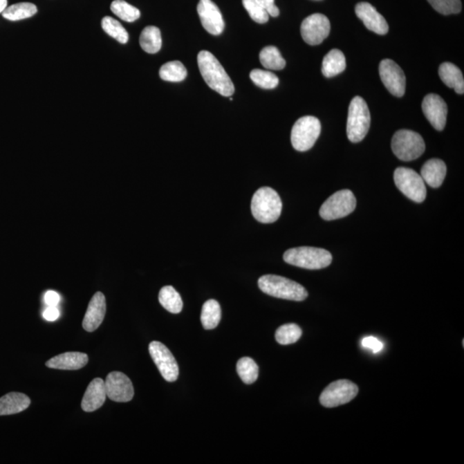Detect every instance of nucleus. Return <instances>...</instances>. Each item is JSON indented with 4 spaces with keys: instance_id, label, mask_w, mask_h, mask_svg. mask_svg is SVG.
I'll use <instances>...</instances> for the list:
<instances>
[{
    "instance_id": "f257e3e1",
    "label": "nucleus",
    "mask_w": 464,
    "mask_h": 464,
    "mask_svg": "<svg viewBox=\"0 0 464 464\" xmlns=\"http://www.w3.org/2000/svg\"><path fill=\"white\" fill-rule=\"evenodd\" d=\"M197 62L201 76L207 86L223 97H232L235 92V87L231 77L215 56L210 52L201 51L198 55Z\"/></svg>"
},
{
    "instance_id": "f03ea898",
    "label": "nucleus",
    "mask_w": 464,
    "mask_h": 464,
    "mask_svg": "<svg viewBox=\"0 0 464 464\" xmlns=\"http://www.w3.org/2000/svg\"><path fill=\"white\" fill-rule=\"evenodd\" d=\"M282 211L281 197L269 187H261L251 201V212L257 221L271 224L278 221Z\"/></svg>"
},
{
    "instance_id": "7ed1b4c3",
    "label": "nucleus",
    "mask_w": 464,
    "mask_h": 464,
    "mask_svg": "<svg viewBox=\"0 0 464 464\" xmlns=\"http://www.w3.org/2000/svg\"><path fill=\"white\" fill-rule=\"evenodd\" d=\"M258 286L264 293L278 299L299 302L306 299L308 297V292L303 286L282 276L274 275L261 276L258 281Z\"/></svg>"
},
{
    "instance_id": "20e7f679",
    "label": "nucleus",
    "mask_w": 464,
    "mask_h": 464,
    "mask_svg": "<svg viewBox=\"0 0 464 464\" xmlns=\"http://www.w3.org/2000/svg\"><path fill=\"white\" fill-rule=\"evenodd\" d=\"M283 258L286 263L310 270L327 268L333 259L332 254L328 250L306 246L286 250Z\"/></svg>"
},
{
    "instance_id": "39448f33",
    "label": "nucleus",
    "mask_w": 464,
    "mask_h": 464,
    "mask_svg": "<svg viewBox=\"0 0 464 464\" xmlns=\"http://www.w3.org/2000/svg\"><path fill=\"white\" fill-rule=\"evenodd\" d=\"M371 126V115L366 101L355 97L349 105L346 133L353 143H359L366 138Z\"/></svg>"
},
{
    "instance_id": "423d86ee",
    "label": "nucleus",
    "mask_w": 464,
    "mask_h": 464,
    "mask_svg": "<svg viewBox=\"0 0 464 464\" xmlns=\"http://www.w3.org/2000/svg\"><path fill=\"white\" fill-rule=\"evenodd\" d=\"M391 148L400 160L409 162L416 160L424 154L426 145L420 134L414 131L402 129L393 136Z\"/></svg>"
},
{
    "instance_id": "0eeeda50",
    "label": "nucleus",
    "mask_w": 464,
    "mask_h": 464,
    "mask_svg": "<svg viewBox=\"0 0 464 464\" xmlns=\"http://www.w3.org/2000/svg\"><path fill=\"white\" fill-rule=\"evenodd\" d=\"M320 133V120L317 117L304 116L294 124L290 141L295 150L306 151L313 147Z\"/></svg>"
},
{
    "instance_id": "6e6552de",
    "label": "nucleus",
    "mask_w": 464,
    "mask_h": 464,
    "mask_svg": "<svg viewBox=\"0 0 464 464\" xmlns=\"http://www.w3.org/2000/svg\"><path fill=\"white\" fill-rule=\"evenodd\" d=\"M394 180L398 189L414 203H421L426 200V184L423 177L414 169L405 167L396 169Z\"/></svg>"
},
{
    "instance_id": "1a4fd4ad",
    "label": "nucleus",
    "mask_w": 464,
    "mask_h": 464,
    "mask_svg": "<svg viewBox=\"0 0 464 464\" xmlns=\"http://www.w3.org/2000/svg\"><path fill=\"white\" fill-rule=\"evenodd\" d=\"M355 207L356 198L352 191L340 190L322 205L319 214L324 221H335L352 214Z\"/></svg>"
},
{
    "instance_id": "9d476101",
    "label": "nucleus",
    "mask_w": 464,
    "mask_h": 464,
    "mask_svg": "<svg viewBox=\"0 0 464 464\" xmlns=\"http://www.w3.org/2000/svg\"><path fill=\"white\" fill-rule=\"evenodd\" d=\"M359 388L354 382L346 379L335 381L322 392L321 405L325 407H335L346 405L356 398Z\"/></svg>"
},
{
    "instance_id": "9b49d317",
    "label": "nucleus",
    "mask_w": 464,
    "mask_h": 464,
    "mask_svg": "<svg viewBox=\"0 0 464 464\" xmlns=\"http://www.w3.org/2000/svg\"><path fill=\"white\" fill-rule=\"evenodd\" d=\"M149 353L166 381L175 382L178 378V364L167 346L159 342H152L149 345Z\"/></svg>"
},
{
    "instance_id": "f8f14e48",
    "label": "nucleus",
    "mask_w": 464,
    "mask_h": 464,
    "mask_svg": "<svg viewBox=\"0 0 464 464\" xmlns=\"http://www.w3.org/2000/svg\"><path fill=\"white\" fill-rule=\"evenodd\" d=\"M331 22L324 14L316 13L307 17L301 24V35L307 44L319 45L331 33Z\"/></svg>"
},
{
    "instance_id": "ddd939ff",
    "label": "nucleus",
    "mask_w": 464,
    "mask_h": 464,
    "mask_svg": "<svg viewBox=\"0 0 464 464\" xmlns=\"http://www.w3.org/2000/svg\"><path fill=\"white\" fill-rule=\"evenodd\" d=\"M382 84L393 95L402 98L406 90V77L402 69L392 59H382L379 65Z\"/></svg>"
},
{
    "instance_id": "4468645a",
    "label": "nucleus",
    "mask_w": 464,
    "mask_h": 464,
    "mask_svg": "<svg viewBox=\"0 0 464 464\" xmlns=\"http://www.w3.org/2000/svg\"><path fill=\"white\" fill-rule=\"evenodd\" d=\"M106 392L112 401L127 402L133 398L134 389L132 381L120 371H112L106 378Z\"/></svg>"
},
{
    "instance_id": "2eb2a0df",
    "label": "nucleus",
    "mask_w": 464,
    "mask_h": 464,
    "mask_svg": "<svg viewBox=\"0 0 464 464\" xmlns=\"http://www.w3.org/2000/svg\"><path fill=\"white\" fill-rule=\"evenodd\" d=\"M201 24L205 30L219 35L225 29V22L219 7L212 0H200L197 6Z\"/></svg>"
},
{
    "instance_id": "dca6fc26",
    "label": "nucleus",
    "mask_w": 464,
    "mask_h": 464,
    "mask_svg": "<svg viewBox=\"0 0 464 464\" xmlns=\"http://www.w3.org/2000/svg\"><path fill=\"white\" fill-rule=\"evenodd\" d=\"M423 111L425 116L436 130H444L448 108L440 95L434 93L427 95L423 102Z\"/></svg>"
},
{
    "instance_id": "f3484780",
    "label": "nucleus",
    "mask_w": 464,
    "mask_h": 464,
    "mask_svg": "<svg viewBox=\"0 0 464 464\" xmlns=\"http://www.w3.org/2000/svg\"><path fill=\"white\" fill-rule=\"evenodd\" d=\"M356 15L363 21L368 30L378 35H386L389 31V26L384 17L378 12L371 3L361 2L355 7Z\"/></svg>"
},
{
    "instance_id": "a211bd4d",
    "label": "nucleus",
    "mask_w": 464,
    "mask_h": 464,
    "mask_svg": "<svg viewBox=\"0 0 464 464\" xmlns=\"http://www.w3.org/2000/svg\"><path fill=\"white\" fill-rule=\"evenodd\" d=\"M106 314V299L104 293L98 292L92 297L83 320V328L88 332L97 331Z\"/></svg>"
},
{
    "instance_id": "6ab92c4d",
    "label": "nucleus",
    "mask_w": 464,
    "mask_h": 464,
    "mask_svg": "<svg viewBox=\"0 0 464 464\" xmlns=\"http://www.w3.org/2000/svg\"><path fill=\"white\" fill-rule=\"evenodd\" d=\"M106 398H107V392H106L105 381L100 378H95L88 385L82 402H81V407L86 412H94L104 405Z\"/></svg>"
},
{
    "instance_id": "aec40b11",
    "label": "nucleus",
    "mask_w": 464,
    "mask_h": 464,
    "mask_svg": "<svg viewBox=\"0 0 464 464\" xmlns=\"http://www.w3.org/2000/svg\"><path fill=\"white\" fill-rule=\"evenodd\" d=\"M89 358L86 353L68 352L52 358L46 366L52 369L75 371L86 366Z\"/></svg>"
},
{
    "instance_id": "412c9836",
    "label": "nucleus",
    "mask_w": 464,
    "mask_h": 464,
    "mask_svg": "<svg viewBox=\"0 0 464 464\" xmlns=\"http://www.w3.org/2000/svg\"><path fill=\"white\" fill-rule=\"evenodd\" d=\"M446 165L440 159L433 158L428 160L421 169V177L425 183L431 187H438L442 185L446 176Z\"/></svg>"
},
{
    "instance_id": "4be33fe9",
    "label": "nucleus",
    "mask_w": 464,
    "mask_h": 464,
    "mask_svg": "<svg viewBox=\"0 0 464 464\" xmlns=\"http://www.w3.org/2000/svg\"><path fill=\"white\" fill-rule=\"evenodd\" d=\"M29 396L19 392H10L0 398V416H10L23 412L30 405Z\"/></svg>"
},
{
    "instance_id": "5701e85b",
    "label": "nucleus",
    "mask_w": 464,
    "mask_h": 464,
    "mask_svg": "<svg viewBox=\"0 0 464 464\" xmlns=\"http://www.w3.org/2000/svg\"><path fill=\"white\" fill-rule=\"evenodd\" d=\"M438 75L446 86L454 89L458 94H463L464 80L463 73L454 64L449 62L441 64L438 69Z\"/></svg>"
},
{
    "instance_id": "b1692460",
    "label": "nucleus",
    "mask_w": 464,
    "mask_h": 464,
    "mask_svg": "<svg viewBox=\"0 0 464 464\" xmlns=\"http://www.w3.org/2000/svg\"><path fill=\"white\" fill-rule=\"evenodd\" d=\"M346 58L339 49H333L326 55L322 60V72L326 77H333L344 72Z\"/></svg>"
},
{
    "instance_id": "393cba45",
    "label": "nucleus",
    "mask_w": 464,
    "mask_h": 464,
    "mask_svg": "<svg viewBox=\"0 0 464 464\" xmlns=\"http://www.w3.org/2000/svg\"><path fill=\"white\" fill-rule=\"evenodd\" d=\"M141 48L148 54H156L162 48L161 32L155 26H147L141 32L140 37Z\"/></svg>"
},
{
    "instance_id": "a878e982",
    "label": "nucleus",
    "mask_w": 464,
    "mask_h": 464,
    "mask_svg": "<svg viewBox=\"0 0 464 464\" xmlns=\"http://www.w3.org/2000/svg\"><path fill=\"white\" fill-rule=\"evenodd\" d=\"M159 303L169 313L178 314L182 311L183 303L180 294L171 286H164L159 292Z\"/></svg>"
},
{
    "instance_id": "bb28decb",
    "label": "nucleus",
    "mask_w": 464,
    "mask_h": 464,
    "mask_svg": "<svg viewBox=\"0 0 464 464\" xmlns=\"http://www.w3.org/2000/svg\"><path fill=\"white\" fill-rule=\"evenodd\" d=\"M201 320L205 329L217 327L221 320V308L218 301L210 299L203 304Z\"/></svg>"
},
{
    "instance_id": "cd10ccee",
    "label": "nucleus",
    "mask_w": 464,
    "mask_h": 464,
    "mask_svg": "<svg viewBox=\"0 0 464 464\" xmlns=\"http://www.w3.org/2000/svg\"><path fill=\"white\" fill-rule=\"evenodd\" d=\"M37 12V7L32 3H19L6 7L2 16L10 21H19L33 17Z\"/></svg>"
},
{
    "instance_id": "c85d7f7f",
    "label": "nucleus",
    "mask_w": 464,
    "mask_h": 464,
    "mask_svg": "<svg viewBox=\"0 0 464 464\" xmlns=\"http://www.w3.org/2000/svg\"><path fill=\"white\" fill-rule=\"evenodd\" d=\"M259 58L266 69L279 71L285 68L286 60L283 59L279 49L274 46H268L262 49Z\"/></svg>"
},
{
    "instance_id": "c756f323",
    "label": "nucleus",
    "mask_w": 464,
    "mask_h": 464,
    "mask_svg": "<svg viewBox=\"0 0 464 464\" xmlns=\"http://www.w3.org/2000/svg\"><path fill=\"white\" fill-rule=\"evenodd\" d=\"M187 74L186 67L178 60L166 63L159 70V76L168 82H180L186 79Z\"/></svg>"
},
{
    "instance_id": "7c9ffc66",
    "label": "nucleus",
    "mask_w": 464,
    "mask_h": 464,
    "mask_svg": "<svg viewBox=\"0 0 464 464\" xmlns=\"http://www.w3.org/2000/svg\"><path fill=\"white\" fill-rule=\"evenodd\" d=\"M237 374L246 384H251L257 380L259 376V367L254 360L249 357H243L236 364Z\"/></svg>"
},
{
    "instance_id": "2f4dec72",
    "label": "nucleus",
    "mask_w": 464,
    "mask_h": 464,
    "mask_svg": "<svg viewBox=\"0 0 464 464\" xmlns=\"http://www.w3.org/2000/svg\"><path fill=\"white\" fill-rule=\"evenodd\" d=\"M302 329L295 324L281 326L275 333L276 342L281 345H290L297 342L302 336Z\"/></svg>"
},
{
    "instance_id": "473e14b6",
    "label": "nucleus",
    "mask_w": 464,
    "mask_h": 464,
    "mask_svg": "<svg viewBox=\"0 0 464 464\" xmlns=\"http://www.w3.org/2000/svg\"><path fill=\"white\" fill-rule=\"evenodd\" d=\"M111 12L119 19L127 23H133L140 19V12L136 7L129 5L124 0H115L111 6Z\"/></svg>"
},
{
    "instance_id": "72a5a7b5",
    "label": "nucleus",
    "mask_w": 464,
    "mask_h": 464,
    "mask_svg": "<svg viewBox=\"0 0 464 464\" xmlns=\"http://www.w3.org/2000/svg\"><path fill=\"white\" fill-rule=\"evenodd\" d=\"M102 30L109 37L115 39L120 44H126L129 41V35L122 24L111 17H105L102 20Z\"/></svg>"
},
{
    "instance_id": "f704fd0d",
    "label": "nucleus",
    "mask_w": 464,
    "mask_h": 464,
    "mask_svg": "<svg viewBox=\"0 0 464 464\" xmlns=\"http://www.w3.org/2000/svg\"><path fill=\"white\" fill-rule=\"evenodd\" d=\"M250 79L258 87L271 90L278 86L279 77L269 71L254 69L251 71Z\"/></svg>"
},
{
    "instance_id": "c9c22d12",
    "label": "nucleus",
    "mask_w": 464,
    "mask_h": 464,
    "mask_svg": "<svg viewBox=\"0 0 464 464\" xmlns=\"http://www.w3.org/2000/svg\"><path fill=\"white\" fill-rule=\"evenodd\" d=\"M433 8L442 15H451L461 12V0H427Z\"/></svg>"
},
{
    "instance_id": "e433bc0d",
    "label": "nucleus",
    "mask_w": 464,
    "mask_h": 464,
    "mask_svg": "<svg viewBox=\"0 0 464 464\" xmlns=\"http://www.w3.org/2000/svg\"><path fill=\"white\" fill-rule=\"evenodd\" d=\"M243 5L248 13L257 24H266L269 19V15L263 7L261 6L256 0H243Z\"/></svg>"
},
{
    "instance_id": "4c0bfd02",
    "label": "nucleus",
    "mask_w": 464,
    "mask_h": 464,
    "mask_svg": "<svg viewBox=\"0 0 464 464\" xmlns=\"http://www.w3.org/2000/svg\"><path fill=\"white\" fill-rule=\"evenodd\" d=\"M362 346L364 348L373 351V353H379L384 349V344L381 341H379L373 336H368V337L362 340Z\"/></svg>"
},
{
    "instance_id": "58836bf2",
    "label": "nucleus",
    "mask_w": 464,
    "mask_h": 464,
    "mask_svg": "<svg viewBox=\"0 0 464 464\" xmlns=\"http://www.w3.org/2000/svg\"><path fill=\"white\" fill-rule=\"evenodd\" d=\"M256 1L267 10L269 16L277 17L279 15V10L275 5V0H256Z\"/></svg>"
},
{
    "instance_id": "ea45409f",
    "label": "nucleus",
    "mask_w": 464,
    "mask_h": 464,
    "mask_svg": "<svg viewBox=\"0 0 464 464\" xmlns=\"http://www.w3.org/2000/svg\"><path fill=\"white\" fill-rule=\"evenodd\" d=\"M59 295L55 290H48L45 293L44 300L45 303L48 306H57L59 303Z\"/></svg>"
},
{
    "instance_id": "a19ab883",
    "label": "nucleus",
    "mask_w": 464,
    "mask_h": 464,
    "mask_svg": "<svg viewBox=\"0 0 464 464\" xmlns=\"http://www.w3.org/2000/svg\"><path fill=\"white\" fill-rule=\"evenodd\" d=\"M59 317V310L57 306H48L44 313V319L48 322H55Z\"/></svg>"
},
{
    "instance_id": "79ce46f5",
    "label": "nucleus",
    "mask_w": 464,
    "mask_h": 464,
    "mask_svg": "<svg viewBox=\"0 0 464 464\" xmlns=\"http://www.w3.org/2000/svg\"><path fill=\"white\" fill-rule=\"evenodd\" d=\"M7 7V0H0V13H2Z\"/></svg>"
}]
</instances>
